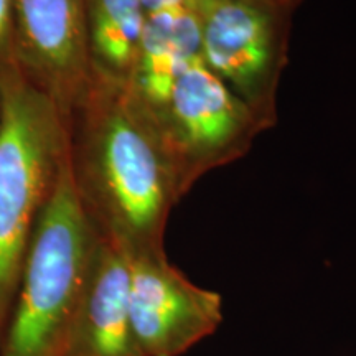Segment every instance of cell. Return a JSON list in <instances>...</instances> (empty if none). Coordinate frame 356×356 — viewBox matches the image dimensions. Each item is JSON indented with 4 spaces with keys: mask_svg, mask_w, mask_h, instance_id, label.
Segmentation results:
<instances>
[{
    "mask_svg": "<svg viewBox=\"0 0 356 356\" xmlns=\"http://www.w3.org/2000/svg\"><path fill=\"white\" fill-rule=\"evenodd\" d=\"M74 188L97 233L129 256L163 251L181 185L157 119L127 83L92 74L68 115Z\"/></svg>",
    "mask_w": 356,
    "mask_h": 356,
    "instance_id": "cell-1",
    "label": "cell"
},
{
    "mask_svg": "<svg viewBox=\"0 0 356 356\" xmlns=\"http://www.w3.org/2000/svg\"><path fill=\"white\" fill-rule=\"evenodd\" d=\"M0 340L35 225L68 152V122L15 65L0 68Z\"/></svg>",
    "mask_w": 356,
    "mask_h": 356,
    "instance_id": "cell-2",
    "label": "cell"
},
{
    "mask_svg": "<svg viewBox=\"0 0 356 356\" xmlns=\"http://www.w3.org/2000/svg\"><path fill=\"white\" fill-rule=\"evenodd\" d=\"M97 239L66 152L30 239L0 356H65Z\"/></svg>",
    "mask_w": 356,
    "mask_h": 356,
    "instance_id": "cell-3",
    "label": "cell"
},
{
    "mask_svg": "<svg viewBox=\"0 0 356 356\" xmlns=\"http://www.w3.org/2000/svg\"><path fill=\"white\" fill-rule=\"evenodd\" d=\"M129 310L144 356H181L222 322L220 293L191 282L165 251L129 256Z\"/></svg>",
    "mask_w": 356,
    "mask_h": 356,
    "instance_id": "cell-4",
    "label": "cell"
},
{
    "mask_svg": "<svg viewBox=\"0 0 356 356\" xmlns=\"http://www.w3.org/2000/svg\"><path fill=\"white\" fill-rule=\"evenodd\" d=\"M10 7L13 65L68 122L92 76L86 0H10Z\"/></svg>",
    "mask_w": 356,
    "mask_h": 356,
    "instance_id": "cell-5",
    "label": "cell"
},
{
    "mask_svg": "<svg viewBox=\"0 0 356 356\" xmlns=\"http://www.w3.org/2000/svg\"><path fill=\"white\" fill-rule=\"evenodd\" d=\"M177 165L213 162L241 140L254 113L203 61L178 76L162 109L154 114Z\"/></svg>",
    "mask_w": 356,
    "mask_h": 356,
    "instance_id": "cell-6",
    "label": "cell"
},
{
    "mask_svg": "<svg viewBox=\"0 0 356 356\" xmlns=\"http://www.w3.org/2000/svg\"><path fill=\"white\" fill-rule=\"evenodd\" d=\"M202 61L241 99L257 95L275 55V25L256 0H195Z\"/></svg>",
    "mask_w": 356,
    "mask_h": 356,
    "instance_id": "cell-7",
    "label": "cell"
},
{
    "mask_svg": "<svg viewBox=\"0 0 356 356\" xmlns=\"http://www.w3.org/2000/svg\"><path fill=\"white\" fill-rule=\"evenodd\" d=\"M65 356H144L129 310V256L101 234Z\"/></svg>",
    "mask_w": 356,
    "mask_h": 356,
    "instance_id": "cell-8",
    "label": "cell"
},
{
    "mask_svg": "<svg viewBox=\"0 0 356 356\" xmlns=\"http://www.w3.org/2000/svg\"><path fill=\"white\" fill-rule=\"evenodd\" d=\"M202 61V30L195 2L147 13L129 88L150 113L165 106L173 84Z\"/></svg>",
    "mask_w": 356,
    "mask_h": 356,
    "instance_id": "cell-9",
    "label": "cell"
},
{
    "mask_svg": "<svg viewBox=\"0 0 356 356\" xmlns=\"http://www.w3.org/2000/svg\"><path fill=\"white\" fill-rule=\"evenodd\" d=\"M145 17L142 0H86L91 74L129 83L139 55Z\"/></svg>",
    "mask_w": 356,
    "mask_h": 356,
    "instance_id": "cell-10",
    "label": "cell"
},
{
    "mask_svg": "<svg viewBox=\"0 0 356 356\" xmlns=\"http://www.w3.org/2000/svg\"><path fill=\"white\" fill-rule=\"evenodd\" d=\"M12 61V7L10 0H0V68Z\"/></svg>",
    "mask_w": 356,
    "mask_h": 356,
    "instance_id": "cell-11",
    "label": "cell"
},
{
    "mask_svg": "<svg viewBox=\"0 0 356 356\" xmlns=\"http://www.w3.org/2000/svg\"><path fill=\"white\" fill-rule=\"evenodd\" d=\"M195 2V0H142L145 13H154L160 10H167V8L186 6V3Z\"/></svg>",
    "mask_w": 356,
    "mask_h": 356,
    "instance_id": "cell-12",
    "label": "cell"
},
{
    "mask_svg": "<svg viewBox=\"0 0 356 356\" xmlns=\"http://www.w3.org/2000/svg\"><path fill=\"white\" fill-rule=\"evenodd\" d=\"M0 109H2V96H0Z\"/></svg>",
    "mask_w": 356,
    "mask_h": 356,
    "instance_id": "cell-13",
    "label": "cell"
}]
</instances>
